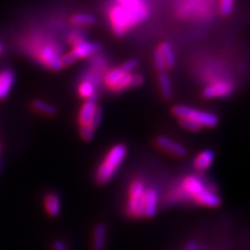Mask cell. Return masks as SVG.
<instances>
[{"mask_svg":"<svg viewBox=\"0 0 250 250\" xmlns=\"http://www.w3.org/2000/svg\"><path fill=\"white\" fill-rule=\"evenodd\" d=\"M119 2L121 4L112 11V21L116 35L122 36L128 28L144 21L148 10L141 0H119Z\"/></svg>","mask_w":250,"mask_h":250,"instance_id":"6da1fadb","label":"cell"},{"mask_svg":"<svg viewBox=\"0 0 250 250\" xmlns=\"http://www.w3.org/2000/svg\"><path fill=\"white\" fill-rule=\"evenodd\" d=\"M126 153V147L122 144H118L111 148V150L107 152L104 162L100 164L96 171V181L99 184H105L111 181L117 169L124 161Z\"/></svg>","mask_w":250,"mask_h":250,"instance_id":"7a4b0ae2","label":"cell"},{"mask_svg":"<svg viewBox=\"0 0 250 250\" xmlns=\"http://www.w3.org/2000/svg\"><path fill=\"white\" fill-rule=\"evenodd\" d=\"M146 190L145 184L141 179H135L129 186L128 200L126 203V213L130 217H144L143 200Z\"/></svg>","mask_w":250,"mask_h":250,"instance_id":"3957f363","label":"cell"},{"mask_svg":"<svg viewBox=\"0 0 250 250\" xmlns=\"http://www.w3.org/2000/svg\"><path fill=\"white\" fill-rule=\"evenodd\" d=\"M173 114L179 118H189L196 123H198L200 126H207V127H213L218 124V117L215 114L197 111V109L186 106V105H176L173 107Z\"/></svg>","mask_w":250,"mask_h":250,"instance_id":"277c9868","label":"cell"},{"mask_svg":"<svg viewBox=\"0 0 250 250\" xmlns=\"http://www.w3.org/2000/svg\"><path fill=\"white\" fill-rule=\"evenodd\" d=\"M99 48L100 45L98 43H91L85 41L77 42L74 49L62 59V65H71L77 60L90 57L93 53H95Z\"/></svg>","mask_w":250,"mask_h":250,"instance_id":"5b68a950","label":"cell"},{"mask_svg":"<svg viewBox=\"0 0 250 250\" xmlns=\"http://www.w3.org/2000/svg\"><path fill=\"white\" fill-rule=\"evenodd\" d=\"M40 58L47 67H49L50 69L54 70V71H59L64 66L62 65V59L59 57V54L54 50L52 46H44L40 50Z\"/></svg>","mask_w":250,"mask_h":250,"instance_id":"8992f818","label":"cell"},{"mask_svg":"<svg viewBox=\"0 0 250 250\" xmlns=\"http://www.w3.org/2000/svg\"><path fill=\"white\" fill-rule=\"evenodd\" d=\"M159 193L154 188H146L143 200L144 217H153L158 210Z\"/></svg>","mask_w":250,"mask_h":250,"instance_id":"52a82bcc","label":"cell"},{"mask_svg":"<svg viewBox=\"0 0 250 250\" xmlns=\"http://www.w3.org/2000/svg\"><path fill=\"white\" fill-rule=\"evenodd\" d=\"M156 144H158V146L161 147L162 149L169 152L172 155L185 156L187 154V148L185 146L175 142L174 140H172L168 137L161 136L159 138H156Z\"/></svg>","mask_w":250,"mask_h":250,"instance_id":"ba28073f","label":"cell"},{"mask_svg":"<svg viewBox=\"0 0 250 250\" xmlns=\"http://www.w3.org/2000/svg\"><path fill=\"white\" fill-rule=\"evenodd\" d=\"M194 201L198 205L208 207V208H216L221 203V198L213 188L207 187L205 190L200 192L196 197L194 198Z\"/></svg>","mask_w":250,"mask_h":250,"instance_id":"9c48e42d","label":"cell"},{"mask_svg":"<svg viewBox=\"0 0 250 250\" xmlns=\"http://www.w3.org/2000/svg\"><path fill=\"white\" fill-rule=\"evenodd\" d=\"M231 92V85L228 83H217L212 85H208L202 94L206 98H214V97H224L229 95Z\"/></svg>","mask_w":250,"mask_h":250,"instance_id":"30bf717a","label":"cell"},{"mask_svg":"<svg viewBox=\"0 0 250 250\" xmlns=\"http://www.w3.org/2000/svg\"><path fill=\"white\" fill-rule=\"evenodd\" d=\"M15 83V74L12 70L4 69L0 71V100L9 96Z\"/></svg>","mask_w":250,"mask_h":250,"instance_id":"8fae6325","label":"cell"},{"mask_svg":"<svg viewBox=\"0 0 250 250\" xmlns=\"http://www.w3.org/2000/svg\"><path fill=\"white\" fill-rule=\"evenodd\" d=\"M97 99H98V97L96 94H93V95L90 98H88V100L83 104L81 112H80L81 125L90 124V122L92 120V117H93L94 113H95V109L97 107V105H96Z\"/></svg>","mask_w":250,"mask_h":250,"instance_id":"7c38bea8","label":"cell"},{"mask_svg":"<svg viewBox=\"0 0 250 250\" xmlns=\"http://www.w3.org/2000/svg\"><path fill=\"white\" fill-rule=\"evenodd\" d=\"M106 241V229L104 224H97L93 234V250H104Z\"/></svg>","mask_w":250,"mask_h":250,"instance_id":"4fadbf2b","label":"cell"},{"mask_svg":"<svg viewBox=\"0 0 250 250\" xmlns=\"http://www.w3.org/2000/svg\"><path fill=\"white\" fill-rule=\"evenodd\" d=\"M214 152L212 150H205L200 152L194 161V166L198 170H206L209 168L214 161Z\"/></svg>","mask_w":250,"mask_h":250,"instance_id":"5bb4252c","label":"cell"},{"mask_svg":"<svg viewBox=\"0 0 250 250\" xmlns=\"http://www.w3.org/2000/svg\"><path fill=\"white\" fill-rule=\"evenodd\" d=\"M45 208L47 213L50 216L56 217L60 214L61 210V200L58 195L50 193L45 197Z\"/></svg>","mask_w":250,"mask_h":250,"instance_id":"9a60e30c","label":"cell"},{"mask_svg":"<svg viewBox=\"0 0 250 250\" xmlns=\"http://www.w3.org/2000/svg\"><path fill=\"white\" fill-rule=\"evenodd\" d=\"M159 83L164 98L170 100L172 96H173V92H172V84L169 75L165 72H162L159 76Z\"/></svg>","mask_w":250,"mask_h":250,"instance_id":"2e32d148","label":"cell"},{"mask_svg":"<svg viewBox=\"0 0 250 250\" xmlns=\"http://www.w3.org/2000/svg\"><path fill=\"white\" fill-rule=\"evenodd\" d=\"M159 50L164 61H165L167 67H173L175 64V57L171 46L168 43H162L159 47Z\"/></svg>","mask_w":250,"mask_h":250,"instance_id":"e0dca14e","label":"cell"},{"mask_svg":"<svg viewBox=\"0 0 250 250\" xmlns=\"http://www.w3.org/2000/svg\"><path fill=\"white\" fill-rule=\"evenodd\" d=\"M33 107L35 111L41 113V114H44V115H47V116H53L57 113L56 107H54L52 104L45 103V101H43V100H39V99L35 100L33 103Z\"/></svg>","mask_w":250,"mask_h":250,"instance_id":"ac0fdd59","label":"cell"},{"mask_svg":"<svg viewBox=\"0 0 250 250\" xmlns=\"http://www.w3.org/2000/svg\"><path fill=\"white\" fill-rule=\"evenodd\" d=\"M125 75V73L122 71V70L119 69H114L112 71H109L108 74L106 75V83L111 87L113 90H116L117 85L119 84V83L121 82V80L123 78V76Z\"/></svg>","mask_w":250,"mask_h":250,"instance_id":"d6986e66","label":"cell"},{"mask_svg":"<svg viewBox=\"0 0 250 250\" xmlns=\"http://www.w3.org/2000/svg\"><path fill=\"white\" fill-rule=\"evenodd\" d=\"M72 22L76 25H92L96 22V17L91 14H76L72 17Z\"/></svg>","mask_w":250,"mask_h":250,"instance_id":"ffe728a7","label":"cell"},{"mask_svg":"<svg viewBox=\"0 0 250 250\" xmlns=\"http://www.w3.org/2000/svg\"><path fill=\"white\" fill-rule=\"evenodd\" d=\"M153 62H154V67H155L156 70H158V71L164 72V71H165V70L167 69L166 62H165V61H164V59H163V57H162V54H161L159 48L154 51Z\"/></svg>","mask_w":250,"mask_h":250,"instance_id":"44dd1931","label":"cell"},{"mask_svg":"<svg viewBox=\"0 0 250 250\" xmlns=\"http://www.w3.org/2000/svg\"><path fill=\"white\" fill-rule=\"evenodd\" d=\"M94 91H95L94 90V84L91 82H84L80 87L81 95L84 98H90L93 94H95Z\"/></svg>","mask_w":250,"mask_h":250,"instance_id":"7402d4cb","label":"cell"},{"mask_svg":"<svg viewBox=\"0 0 250 250\" xmlns=\"http://www.w3.org/2000/svg\"><path fill=\"white\" fill-rule=\"evenodd\" d=\"M179 123H181L182 126H184L185 128L192 130V131H198L201 128V126L198 123H196L189 118H185V117L184 118H179Z\"/></svg>","mask_w":250,"mask_h":250,"instance_id":"603a6c76","label":"cell"},{"mask_svg":"<svg viewBox=\"0 0 250 250\" xmlns=\"http://www.w3.org/2000/svg\"><path fill=\"white\" fill-rule=\"evenodd\" d=\"M80 130H81L82 138L85 141H90L94 137V130H95V129L91 127L89 124H83V125H81Z\"/></svg>","mask_w":250,"mask_h":250,"instance_id":"cb8c5ba5","label":"cell"},{"mask_svg":"<svg viewBox=\"0 0 250 250\" xmlns=\"http://www.w3.org/2000/svg\"><path fill=\"white\" fill-rule=\"evenodd\" d=\"M233 10V0H221L220 12L224 16H229Z\"/></svg>","mask_w":250,"mask_h":250,"instance_id":"d4e9b609","label":"cell"},{"mask_svg":"<svg viewBox=\"0 0 250 250\" xmlns=\"http://www.w3.org/2000/svg\"><path fill=\"white\" fill-rule=\"evenodd\" d=\"M101 119H103V109H101V107H96L95 113H94V115L92 117V120L89 125L91 127L95 129L96 127H98V125L101 122Z\"/></svg>","mask_w":250,"mask_h":250,"instance_id":"484cf974","label":"cell"},{"mask_svg":"<svg viewBox=\"0 0 250 250\" xmlns=\"http://www.w3.org/2000/svg\"><path fill=\"white\" fill-rule=\"evenodd\" d=\"M137 67H138V61L132 59V60H129V61H127V62H125L120 69L122 70V71H123L125 74H129L130 72L134 71V70H135Z\"/></svg>","mask_w":250,"mask_h":250,"instance_id":"4316f807","label":"cell"},{"mask_svg":"<svg viewBox=\"0 0 250 250\" xmlns=\"http://www.w3.org/2000/svg\"><path fill=\"white\" fill-rule=\"evenodd\" d=\"M143 83V77L140 74H130L129 87H139Z\"/></svg>","mask_w":250,"mask_h":250,"instance_id":"83f0119b","label":"cell"},{"mask_svg":"<svg viewBox=\"0 0 250 250\" xmlns=\"http://www.w3.org/2000/svg\"><path fill=\"white\" fill-rule=\"evenodd\" d=\"M53 249L54 250H68L66 245L62 243V241H57L56 243H54V245H53Z\"/></svg>","mask_w":250,"mask_h":250,"instance_id":"f1b7e54d","label":"cell"},{"mask_svg":"<svg viewBox=\"0 0 250 250\" xmlns=\"http://www.w3.org/2000/svg\"><path fill=\"white\" fill-rule=\"evenodd\" d=\"M186 250H198V249H197V246H196V244L194 243V242H190V243L187 245Z\"/></svg>","mask_w":250,"mask_h":250,"instance_id":"f546056e","label":"cell"},{"mask_svg":"<svg viewBox=\"0 0 250 250\" xmlns=\"http://www.w3.org/2000/svg\"><path fill=\"white\" fill-rule=\"evenodd\" d=\"M1 51H2V46L0 44V53H1Z\"/></svg>","mask_w":250,"mask_h":250,"instance_id":"4dcf8cb0","label":"cell"},{"mask_svg":"<svg viewBox=\"0 0 250 250\" xmlns=\"http://www.w3.org/2000/svg\"><path fill=\"white\" fill-rule=\"evenodd\" d=\"M0 150H1V146H0Z\"/></svg>","mask_w":250,"mask_h":250,"instance_id":"1f68e13d","label":"cell"}]
</instances>
